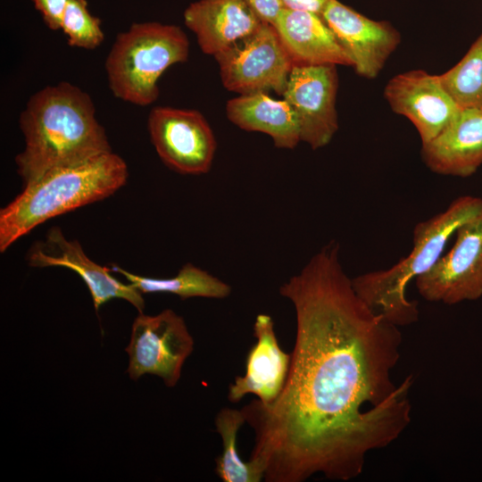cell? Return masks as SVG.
I'll list each match as a JSON object with an SVG mask.
<instances>
[{"instance_id":"obj_1","label":"cell","mask_w":482,"mask_h":482,"mask_svg":"<svg viewBox=\"0 0 482 482\" xmlns=\"http://www.w3.org/2000/svg\"><path fill=\"white\" fill-rule=\"evenodd\" d=\"M279 294L295 309V345L278 398L241 409L254 431L249 460L266 482H303L316 474L351 480L370 452L392 444L411 423L414 377L400 384L392 378L402 333L357 295L336 241Z\"/></svg>"},{"instance_id":"obj_2","label":"cell","mask_w":482,"mask_h":482,"mask_svg":"<svg viewBox=\"0 0 482 482\" xmlns=\"http://www.w3.org/2000/svg\"><path fill=\"white\" fill-rule=\"evenodd\" d=\"M19 123L25 145L15 163L24 187L50 171L112 152L91 97L69 82L31 96Z\"/></svg>"},{"instance_id":"obj_3","label":"cell","mask_w":482,"mask_h":482,"mask_svg":"<svg viewBox=\"0 0 482 482\" xmlns=\"http://www.w3.org/2000/svg\"><path fill=\"white\" fill-rule=\"evenodd\" d=\"M128 175L125 161L110 152L25 186L0 211V251L51 218L112 195L126 184Z\"/></svg>"},{"instance_id":"obj_4","label":"cell","mask_w":482,"mask_h":482,"mask_svg":"<svg viewBox=\"0 0 482 482\" xmlns=\"http://www.w3.org/2000/svg\"><path fill=\"white\" fill-rule=\"evenodd\" d=\"M481 214V197L455 198L444 212L415 225L412 248L407 256L389 269L352 278L355 292L373 312L390 323L399 328L415 323L420 312L418 302L406 296L410 281L436 262L459 226Z\"/></svg>"},{"instance_id":"obj_5","label":"cell","mask_w":482,"mask_h":482,"mask_svg":"<svg viewBox=\"0 0 482 482\" xmlns=\"http://www.w3.org/2000/svg\"><path fill=\"white\" fill-rule=\"evenodd\" d=\"M189 41L176 25L133 23L117 35L105 70L114 96L145 106L159 96L158 80L171 65L187 60Z\"/></svg>"},{"instance_id":"obj_6","label":"cell","mask_w":482,"mask_h":482,"mask_svg":"<svg viewBox=\"0 0 482 482\" xmlns=\"http://www.w3.org/2000/svg\"><path fill=\"white\" fill-rule=\"evenodd\" d=\"M214 58L224 87L238 95L283 96L294 66L275 27L266 22Z\"/></svg>"},{"instance_id":"obj_7","label":"cell","mask_w":482,"mask_h":482,"mask_svg":"<svg viewBox=\"0 0 482 482\" xmlns=\"http://www.w3.org/2000/svg\"><path fill=\"white\" fill-rule=\"evenodd\" d=\"M193 348L194 339L184 319L172 310L154 316L139 313L125 348L129 354L127 373L133 380L145 374L156 375L166 386L173 387Z\"/></svg>"},{"instance_id":"obj_8","label":"cell","mask_w":482,"mask_h":482,"mask_svg":"<svg viewBox=\"0 0 482 482\" xmlns=\"http://www.w3.org/2000/svg\"><path fill=\"white\" fill-rule=\"evenodd\" d=\"M151 141L162 162L186 175L207 173L217 142L205 117L197 110L156 106L147 120Z\"/></svg>"},{"instance_id":"obj_9","label":"cell","mask_w":482,"mask_h":482,"mask_svg":"<svg viewBox=\"0 0 482 482\" xmlns=\"http://www.w3.org/2000/svg\"><path fill=\"white\" fill-rule=\"evenodd\" d=\"M451 249L415 278L428 302L456 304L482 296V214L461 224Z\"/></svg>"},{"instance_id":"obj_10","label":"cell","mask_w":482,"mask_h":482,"mask_svg":"<svg viewBox=\"0 0 482 482\" xmlns=\"http://www.w3.org/2000/svg\"><path fill=\"white\" fill-rule=\"evenodd\" d=\"M336 65H294L283 98L293 108L301 141L313 150L329 144L338 129Z\"/></svg>"},{"instance_id":"obj_11","label":"cell","mask_w":482,"mask_h":482,"mask_svg":"<svg viewBox=\"0 0 482 482\" xmlns=\"http://www.w3.org/2000/svg\"><path fill=\"white\" fill-rule=\"evenodd\" d=\"M384 97L393 112L413 124L421 145L435 138L461 109L438 75L420 69L391 78L384 88Z\"/></svg>"},{"instance_id":"obj_12","label":"cell","mask_w":482,"mask_h":482,"mask_svg":"<svg viewBox=\"0 0 482 482\" xmlns=\"http://www.w3.org/2000/svg\"><path fill=\"white\" fill-rule=\"evenodd\" d=\"M322 18L348 54L357 75L375 79L401 42L389 22L371 20L338 0H331Z\"/></svg>"},{"instance_id":"obj_13","label":"cell","mask_w":482,"mask_h":482,"mask_svg":"<svg viewBox=\"0 0 482 482\" xmlns=\"http://www.w3.org/2000/svg\"><path fill=\"white\" fill-rule=\"evenodd\" d=\"M32 267L60 266L72 270L87 285L95 309L113 298L130 303L142 313L145 301L142 293L131 284H124L111 275V269L89 259L77 240H69L59 227L50 229L43 240L35 243L27 255Z\"/></svg>"},{"instance_id":"obj_14","label":"cell","mask_w":482,"mask_h":482,"mask_svg":"<svg viewBox=\"0 0 482 482\" xmlns=\"http://www.w3.org/2000/svg\"><path fill=\"white\" fill-rule=\"evenodd\" d=\"M255 344L250 348L243 376L229 385L228 399L238 403L253 395L263 403H271L280 395L286 383L291 353L279 346L272 318L265 313L256 316L253 323Z\"/></svg>"},{"instance_id":"obj_15","label":"cell","mask_w":482,"mask_h":482,"mask_svg":"<svg viewBox=\"0 0 482 482\" xmlns=\"http://www.w3.org/2000/svg\"><path fill=\"white\" fill-rule=\"evenodd\" d=\"M421 158L440 175H473L482 165V109L461 108L435 138L421 145Z\"/></svg>"},{"instance_id":"obj_16","label":"cell","mask_w":482,"mask_h":482,"mask_svg":"<svg viewBox=\"0 0 482 482\" xmlns=\"http://www.w3.org/2000/svg\"><path fill=\"white\" fill-rule=\"evenodd\" d=\"M184 21L203 53L212 56L249 36L264 22L245 0H199L185 10Z\"/></svg>"},{"instance_id":"obj_17","label":"cell","mask_w":482,"mask_h":482,"mask_svg":"<svg viewBox=\"0 0 482 482\" xmlns=\"http://www.w3.org/2000/svg\"><path fill=\"white\" fill-rule=\"evenodd\" d=\"M273 26L294 65L353 66L322 16L282 8Z\"/></svg>"},{"instance_id":"obj_18","label":"cell","mask_w":482,"mask_h":482,"mask_svg":"<svg viewBox=\"0 0 482 482\" xmlns=\"http://www.w3.org/2000/svg\"><path fill=\"white\" fill-rule=\"evenodd\" d=\"M226 114L244 130L270 136L278 148L293 149L301 142L296 115L284 98L263 92L239 95L227 102Z\"/></svg>"},{"instance_id":"obj_19","label":"cell","mask_w":482,"mask_h":482,"mask_svg":"<svg viewBox=\"0 0 482 482\" xmlns=\"http://www.w3.org/2000/svg\"><path fill=\"white\" fill-rule=\"evenodd\" d=\"M111 270L123 276L142 294L168 293L182 300L190 297L224 299L231 294V287L208 271L188 262L172 278H156L131 273L118 265Z\"/></svg>"},{"instance_id":"obj_20","label":"cell","mask_w":482,"mask_h":482,"mask_svg":"<svg viewBox=\"0 0 482 482\" xmlns=\"http://www.w3.org/2000/svg\"><path fill=\"white\" fill-rule=\"evenodd\" d=\"M245 423L241 410L225 407L215 418V427L222 441V451L216 459V474L223 482H260L262 472L250 460L245 461L237 447V432Z\"/></svg>"},{"instance_id":"obj_21","label":"cell","mask_w":482,"mask_h":482,"mask_svg":"<svg viewBox=\"0 0 482 482\" xmlns=\"http://www.w3.org/2000/svg\"><path fill=\"white\" fill-rule=\"evenodd\" d=\"M438 76L461 108L482 109V33L459 62Z\"/></svg>"},{"instance_id":"obj_22","label":"cell","mask_w":482,"mask_h":482,"mask_svg":"<svg viewBox=\"0 0 482 482\" xmlns=\"http://www.w3.org/2000/svg\"><path fill=\"white\" fill-rule=\"evenodd\" d=\"M60 29L72 47L95 49L104 39L101 21L87 10L86 0H71L63 12Z\"/></svg>"},{"instance_id":"obj_23","label":"cell","mask_w":482,"mask_h":482,"mask_svg":"<svg viewBox=\"0 0 482 482\" xmlns=\"http://www.w3.org/2000/svg\"><path fill=\"white\" fill-rule=\"evenodd\" d=\"M35 7L43 16L46 26L54 30L59 29L63 12L71 0H32Z\"/></svg>"},{"instance_id":"obj_24","label":"cell","mask_w":482,"mask_h":482,"mask_svg":"<svg viewBox=\"0 0 482 482\" xmlns=\"http://www.w3.org/2000/svg\"><path fill=\"white\" fill-rule=\"evenodd\" d=\"M262 21L273 25L282 5L280 0H245Z\"/></svg>"},{"instance_id":"obj_25","label":"cell","mask_w":482,"mask_h":482,"mask_svg":"<svg viewBox=\"0 0 482 482\" xmlns=\"http://www.w3.org/2000/svg\"><path fill=\"white\" fill-rule=\"evenodd\" d=\"M331 0H280L282 8L308 12L322 16Z\"/></svg>"}]
</instances>
